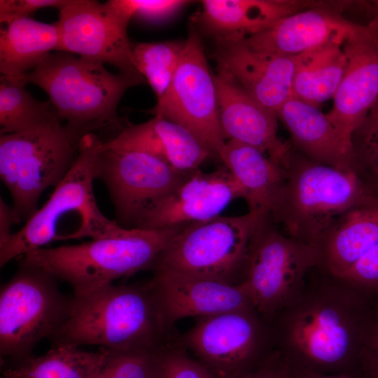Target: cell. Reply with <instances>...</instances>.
<instances>
[{
  "label": "cell",
  "instance_id": "cell-13",
  "mask_svg": "<svg viewBox=\"0 0 378 378\" xmlns=\"http://www.w3.org/2000/svg\"><path fill=\"white\" fill-rule=\"evenodd\" d=\"M130 19L111 3L71 0L59 10L57 51L109 64L119 73L144 78L137 70L127 36ZM145 79V78H144Z\"/></svg>",
  "mask_w": 378,
  "mask_h": 378
},
{
  "label": "cell",
  "instance_id": "cell-33",
  "mask_svg": "<svg viewBox=\"0 0 378 378\" xmlns=\"http://www.w3.org/2000/svg\"><path fill=\"white\" fill-rule=\"evenodd\" d=\"M162 362L164 378H216L178 343L162 351Z\"/></svg>",
  "mask_w": 378,
  "mask_h": 378
},
{
  "label": "cell",
  "instance_id": "cell-29",
  "mask_svg": "<svg viewBox=\"0 0 378 378\" xmlns=\"http://www.w3.org/2000/svg\"><path fill=\"white\" fill-rule=\"evenodd\" d=\"M21 78L0 76V134L38 127L58 117L48 102L36 99Z\"/></svg>",
  "mask_w": 378,
  "mask_h": 378
},
{
  "label": "cell",
  "instance_id": "cell-6",
  "mask_svg": "<svg viewBox=\"0 0 378 378\" xmlns=\"http://www.w3.org/2000/svg\"><path fill=\"white\" fill-rule=\"evenodd\" d=\"M82 137L58 117L32 130L0 135V177L11 195L16 223L31 216L42 193L68 174Z\"/></svg>",
  "mask_w": 378,
  "mask_h": 378
},
{
  "label": "cell",
  "instance_id": "cell-3",
  "mask_svg": "<svg viewBox=\"0 0 378 378\" xmlns=\"http://www.w3.org/2000/svg\"><path fill=\"white\" fill-rule=\"evenodd\" d=\"M187 225L162 229L124 228L119 234L74 245L41 248L18 258L40 267L81 295L153 270L159 255Z\"/></svg>",
  "mask_w": 378,
  "mask_h": 378
},
{
  "label": "cell",
  "instance_id": "cell-27",
  "mask_svg": "<svg viewBox=\"0 0 378 378\" xmlns=\"http://www.w3.org/2000/svg\"><path fill=\"white\" fill-rule=\"evenodd\" d=\"M108 350L52 346L46 354L1 360V378H92L104 364Z\"/></svg>",
  "mask_w": 378,
  "mask_h": 378
},
{
  "label": "cell",
  "instance_id": "cell-18",
  "mask_svg": "<svg viewBox=\"0 0 378 378\" xmlns=\"http://www.w3.org/2000/svg\"><path fill=\"white\" fill-rule=\"evenodd\" d=\"M150 280L164 321L174 328L187 317H204L253 307L240 284L155 270Z\"/></svg>",
  "mask_w": 378,
  "mask_h": 378
},
{
  "label": "cell",
  "instance_id": "cell-37",
  "mask_svg": "<svg viewBox=\"0 0 378 378\" xmlns=\"http://www.w3.org/2000/svg\"><path fill=\"white\" fill-rule=\"evenodd\" d=\"M135 15L147 20H162L176 13L189 1L182 0H130Z\"/></svg>",
  "mask_w": 378,
  "mask_h": 378
},
{
  "label": "cell",
  "instance_id": "cell-28",
  "mask_svg": "<svg viewBox=\"0 0 378 378\" xmlns=\"http://www.w3.org/2000/svg\"><path fill=\"white\" fill-rule=\"evenodd\" d=\"M342 46L330 43L298 55L293 97L316 107L332 98L347 65Z\"/></svg>",
  "mask_w": 378,
  "mask_h": 378
},
{
  "label": "cell",
  "instance_id": "cell-24",
  "mask_svg": "<svg viewBox=\"0 0 378 378\" xmlns=\"http://www.w3.org/2000/svg\"><path fill=\"white\" fill-rule=\"evenodd\" d=\"M378 243V197H372L337 218L317 241L318 263L339 277Z\"/></svg>",
  "mask_w": 378,
  "mask_h": 378
},
{
  "label": "cell",
  "instance_id": "cell-40",
  "mask_svg": "<svg viewBox=\"0 0 378 378\" xmlns=\"http://www.w3.org/2000/svg\"><path fill=\"white\" fill-rule=\"evenodd\" d=\"M289 368V367H288ZM290 378H355L346 374H323L289 368Z\"/></svg>",
  "mask_w": 378,
  "mask_h": 378
},
{
  "label": "cell",
  "instance_id": "cell-4",
  "mask_svg": "<svg viewBox=\"0 0 378 378\" xmlns=\"http://www.w3.org/2000/svg\"><path fill=\"white\" fill-rule=\"evenodd\" d=\"M48 96L60 120L80 136L118 122L117 108L127 90L144 78L113 74L104 64L54 51L21 77Z\"/></svg>",
  "mask_w": 378,
  "mask_h": 378
},
{
  "label": "cell",
  "instance_id": "cell-11",
  "mask_svg": "<svg viewBox=\"0 0 378 378\" xmlns=\"http://www.w3.org/2000/svg\"><path fill=\"white\" fill-rule=\"evenodd\" d=\"M257 314L249 307L197 318L178 343L216 378H242L270 356Z\"/></svg>",
  "mask_w": 378,
  "mask_h": 378
},
{
  "label": "cell",
  "instance_id": "cell-36",
  "mask_svg": "<svg viewBox=\"0 0 378 378\" xmlns=\"http://www.w3.org/2000/svg\"><path fill=\"white\" fill-rule=\"evenodd\" d=\"M71 0H0V22L6 24L13 20L29 18L35 11L44 8L59 10Z\"/></svg>",
  "mask_w": 378,
  "mask_h": 378
},
{
  "label": "cell",
  "instance_id": "cell-15",
  "mask_svg": "<svg viewBox=\"0 0 378 378\" xmlns=\"http://www.w3.org/2000/svg\"><path fill=\"white\" fill-rule=\"evenodd\" d=\"M212 54L218 73L276 115L292 97L298 55L256 50L243 39L216 41Z\"/></svg>",
  "mask_w": 378,
  "mask_h": 378
},
{
  "label": "cell",
  "instance_id": "cell-35",
  "mask_svg": "<svg viewBox=\"0 0 378 378\" xmlns=\"http://www.w3.org/2000/svg\"><path fill=\"white\" fill-rule=\"evenodd\" d=\"M365 287L378 286V243L339 276Z\"/></svg>",
  "mask_w": 378,
  "mask_h": 378
},
{
  "label": "cell",
  "instance_id": "cell-7",
  "mask_svg": "<svg viewBox=\"0 0 378 378\" xmlns=\"http://www.w3.org/2000/svg\"><path fill=\"white\" fill-rule=\"evenodd\" d=\"M18 260V269L0 292L1 360L32 354L66 320L73 297L59 289L46 270Z\"/></svg>",
  "mask_w": 378,
  "mask_h": 378
},
{
  "label": "cell",
  "instance_id": "cell-12",
  "mask_svg": "<svg viewBox=\"0 0 378 378\" xmlns=\"http://www.w3.org/2000/svg\"><path fill=\"white\" fill-rule=\"evenodd\" d=\"M102 143L95 162V177L106 186L115 221L122 227H136L148 211L193 172L177 170L146 153L106 148Z\"/></svg>",
  "mask_w": 378,
  "mask_h": 378
},
{
  "label": "cell",
  "instance_id": "cell-26",
  "mask_svg": "<svg viewBox=\"0 0 378 378\" xmlns=\"http://www.w3.org/2000/svg\"><path fill=\"white\" fill-rule=\"evenodd\" d=\"M59 31L57 22L44 23L22 18L2 24L0 29L1 75L21 78L57 51Z\"/></svg>",
  "mask_w": 378,
  "mask_h": 378
},
{
  "label": "cell",
  "instance_id": "cell-42",
  "mask_svg": "<svg viewBox=\"0 0 378 378\" xmlns=\"http://www.w3.org/2000/svg\"></svg>",
  "mask_w": 378,
  "mask_h": 378
},
{
  "label": "cell",
  "instance_id": "cell-2",
  "mask_svg": "<svg viewBox=\"0 0 378 378\" xmlns=\"http://www.w3.org/2000/svg\"><path fill=\"white\" fill-rule=\"evenodd\" d=\"M102 141L94 133L80 140L77 158L46 202L0 245V266L56 241L111 237L125 227L108 218L94 192L95 162Z\"/></svg>",
  "mask_w": 378,
  "mask_h": 378
},
{
  "label": "cell",
  "instance_id": "cell-19",
  "mask_svg": "<svg viewBox=\"0 0 378 378\" xmlns=\"http://www.w3.org/2000/svg\"><path fill=\"white\" fill-rule=\"evenodd\" d=\"M346 69L326 114L340 136L352 146L354 132L378 99V41L373 36L346 41Z\"/></svg>",
  "mask_w": 378,
  "mask_h": 378
},
{
  "label": "cell",
  "instance_id": "cell-23",
  "mask_svg": "<svg viewBox=\"0 0 378 378\" xmlns=\"http://www.w3.org/2000/svg\"><path fill=\"white\" fill-rule=\"evenodd\" d=\"M276 116L288 129L302 155L318 163L354 172L353 146L340 136L318 107L291 97Z\"/></svg>",
  "mask_w": 378,
  "mask_h": 378
},
{
  "label": "cell",
  "instance_id": "cell-8",
  "mask_svg": "<svg viewBox=\"0 0 378 378\" xmlns=\"http://www.w3.org/2000/svg\"><path fill=\"white\" fill-rule=\"evenodd\" d=\"M262 215L218 216L185 226L159 255L153 268L239 284L248 243Z\"/></svg>",
  "mask_w": 378,
  "mask_h": 378
},
{
  "label": "cell",
  "instance_id": "cell-9",
  "mask_svg": "<svg viewBox=\"0 0 378 378\" xmlns=\"http://www.w3.org/2000/svg\"><path fill=\"white\" fill-rule=\"evenodd\" d=\"M316 264L315 247L286 234L270 214L262 215L250 239L239 284L258 313L271 314Z\"/></svg>",
  "mask_w": 378,
  "mask_h": 378
},
{
  "label": "cell",
  "instance_id": "cell-14",
  "mask_svg": "<svg viewBox=\"0 0 378 378\" xmlns=\"http://www.w3.org/2000/svg\"><path fill=\"white\" fill-rule=\"evenodd\" d=\"M348 313L328 303L300 312L291 331L298 358L288 367L323 374H352L358 360L353 346L358 338L363 339L366 319L356 323Z\"/></svg>",
  "mask_w": 378,
  "mask_h": 378
},
{
  "label": "cell",
  "instance_id": "cell-10",
  "mask_svg": "<svg viewBox=\"0 0 378 378\" xmlns=\"http://www.w3.org/2000/svg\"><path fill=\"white\" fill-rule=\"evenodd\" d=\"M148 112L183 127L211 157L219 158L226 141L220 126L216 86L194 22L168 90Z\"/></svg>",
  "mask_w": 378,
  "mask_h": 378
},
{
  "label": "cell",
  "instance_id": "cell-21",
  "mask_svg": "<svg viewBox=\"0 0 378 378\" xmlns=\"http://www.w3.org/2000/svg\"><path fill=\"white\" fill-rule=\"evenodd\" d=\"M192 20L216 41L246 38L319 3L298 0H204Z\"/></svg>",
  "mask_w": 378,
  "mask_h": 378
},
{
  "label": "cell",
  "instance_id": "cell-20",
  "mask_svg": "<svg viewBox=\"0 0 378 378\" xmlns=\"http://www.w3.org/2000/svg\"><path fill=\"white\" fill-rule=\"evenodd\" d=\"M214 80L224 139L251 146L284 168L291 149L277 136L276 115L225 76L217 74Z\"/></svg>",
  "mask_w": 378,
  "mask_h": 378
},
{
  "label": "cell",
  "instance_id": "cell-5",
  "mask_svg": "<svg viewBox=\"0 0 378 378\" xmlns=\"http://www.w3.org/2000/svg\"><path fill=\"white\" fill-rule=\"evenodd\" d=\"M284 169L270 215L286 234L314 247L334 220L374 197L354 172L292 151Z\"/></svg>",
  "mask_w": 378,
  "mask_h": 378
},
{
  "label": "cell",
  "instance_id": "cell-22",
  "mask_svg": "<svg viewBox=\"0 0 378 378\" xmlns=\"http://www.w3.org/2000/svg\"><path fill=\"white\" fill-rule=\"evenodd\" d=\"M106 148L146 153L183 172H190L211 157L185 128L155 115L140 124H129L113 139L102 143Z\"/></svg>",
  "mask_w": 378,
  "mask_h": 378
},
{
  "label": "cell",
  "instance_id": "cell-17",
  "mask_svg": "<svg viewBox=\"0 0 378 378\" xmlns=\"http://www.w3.org/2000/svg\"><path fill=\"white\" fill-rule=\"evenodd\" d=\"M224 167L211 172L199 169L155 205L136 227L162 229L205 221L220 213L243 192Z\"/></svg>",
  "mask_w": 378,
  "mask_h": 378
},
{
  "label": "cell",
  "instance_id": "cell-38",
  "mask_svg": "<svg viewBox=\"0 0 378 378\" xmlns=\"http://www.w3.org/2000/svg\"><path fill=\"white\" fill-rule=\"evenodd\" d=\"M242 378H290V372L284 360L270 356L255 370Z\"/></svg>",
  "mask_w": 378,
  "mask_h": 378
},
{
  "label": "cell",
  "instance_id": "cell-1",
  "mask_svg": "<svg viewBox=\"0 0 378 378\" xmlns=\"http://www.w3.org/2000/svg\"><path fill=\"white\" fill-rule=\"evenodd\" d=\"M178 335L164 321L149 280L74 295L66 320L49 340L52 346L162 351L177 343Z\"/></svg>",
  "mask_w": 378,
  "mask_h": 378
},
{
  "label": "cell",
  "instance_id": "cell-32",
  "mask_svg": "<svg viewBox=\"0 0 378 378\" xmlns=\"http://www.w3.org/2000/svg\"><path fill=\"white\" fill-rule=\"evenodd\" d=\"M355 167L365 165L378 184V99L351 138Z\"/></svg>",
  "mask_w": 378,
  "mask_h": 378
},
{
  "label": "cell",
  "instance_id": "cell-39",
  "mask_svg": "<svg viewBox=\"0 0 378 378\" xmlns=\"http://www.w3.org/2000/svg\"><path fill=\"white\" fill-rule=\"evenodd\" d=\"M12 206H9L1 198L0 200V245L4 244L12 234L10 230L15 224Z\"/></svg>",
  "mask_w": 378,
  "mask_h": 378
},
{
  "label": "cell",
  "instance_id": "cell-31",
  "mask_svg": "<svg viewBox=\"0 0 378 378\" xmlns=\"http://www.w3.org/2000/svg\"><path fill=\"white\" fill-rule=\"evenodd\" d=\"M163 350L108 351L104 364L92 378H164Z\"/></svg>",
  "mask_w": 378,
  "mask_h": 378
},
{
  "label": "cell",
  "instance_id": "cell-16",
  "mask_svg": "<svg viewBox=\"0 0 378 378\" xmlns=\"http://www.w3.org/2000/svg\"><path fill=\"white\" fill-rule=\"evenodd\" d=\"M341 3H321L278 20L265 30L245 38L252 48L295 56L330 43L372 36L366 25L345 19Z\"/></svg>",
  "mask_w": 378,
  "mask_h": 378
},
{
  "label": "cell",
  "instance_id": "cell-41",
  "mask_svg": "<svg viewBox=\"0 0 378 378\" xmlns=\"http://www.w3.org/2000/svg\"><path fill=\"white\" fill-rule=\"evenodd\" d=\"M374 15L366 25L372 36L378 41V1H373Z\"/></svg>",
  "mask_w": 378,
  "mask_h": 378
},
{
  "label": "cell",
  "instance_id": "cell-30",
  "mask_svg": "<svg viewBox=\"0 0 378 378\" xmlns=\"http://www.w3.org/2000/svg\"><path fill=\"white\" fill-rule=\"evenodd\" d=\"M183 42L163 41L132 44L136 67L160 102L168 90L183 49Z\"/></svg>",
  "mask_w": 378,
  "mask_h": 378
},
{
  "label": "cell",
  "instance_id": "cell-34",
  "mask_svg": "<svg viewBox=\"0 0 378 378\" xmlns=\"http://www.w3.org/2000/svg\"><path fill=\"white\" fill-rule=\"evenodd\" d=\"M361 345L354 377L378 378V314L366 317Z\"/></svg>",
  "mask_w": 378,
  "mask_h": 378
},
{
  "label": "cell",
  "instance_id": "cell-25",
  "mask_svg": "<svg viewBox=\"0 0 378 378\" xmlns=\"http://www.w3.org/2000/svg\"><path fill=\"white\" fill-rule=\"evenodd\" d=\"M218 159L240 186L248 211L270 214L284 183V168L258 149L234 140L225 142Z\"/></svg>",
  "mask_w": 378,
  "mask_h": 378
}]
</instances>
